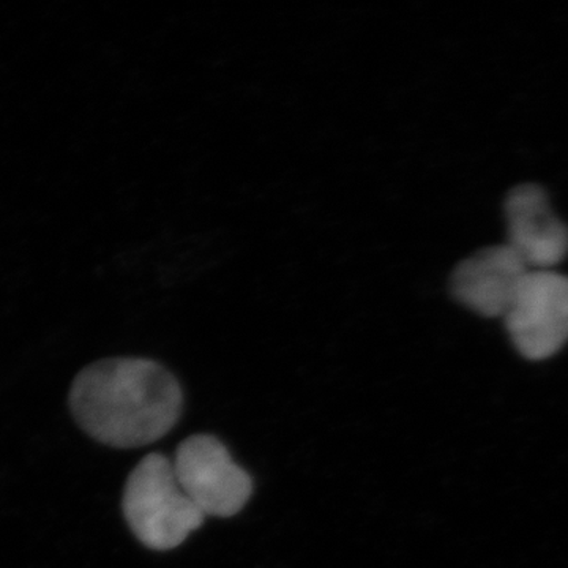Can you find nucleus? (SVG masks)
Returning <instances> with one entry per match:
<instances>
[{"mask_svg": "<svg viewBox=\"0 0 568 568\" xmlns=\"http://www.w3.org/2000/svg\"><path fill=\"white\" fill-rule=\"evenodd\" d=\"M173 467L183 493L204 517H234L253 495V478L219 437H186L175 450Z\"/></svg>", "mask_w": 568, "mask_h": 568, "instance_id": "3", "label": "nucleus"}, {"mask_svg": "<svg viewBox=\"0 0 568 568\" xmlns=\"http://www.w3.org/2000/svg\"><path fill=\"white\" fill-rule=\"evenodd\" d=\"M123 517L144 547L170 551L204 525V515L183 493L173 462L162 454L142 458L126 478Z\"/></svg>", "mask_w": 568, "mask_h": 568, "instance_id": "2", "label": "nucleus"}, {"mask_svg": "<svg viewBox=\"0 0 568 568\" xmlns=\"http://www.w3.org/2000/svg\"><path fill=\"white\" fill-rule=\"evenodd\" d=\"M507 245L530 271H552L568 254V226L551 211L548 194L536 183H523L507 194Z\"/></svg>", "mask_w": 568, "mask_h": 568, "instance_id": "5", "label": "nucleus"}, {"mask_svg": "<svg viewBox=\"0 0 568 568\" xmlns=\"http://www.w3.org/2000/svg\"><path fill=\"white\" fill-rule=\"evenodd\" d=\"M530 268L507 244L466 257L450 276V294L470 312L504 317Z\"/></svg>", "mask_w": 568, "mask_h": 568, "instance_id": "6", "label": "nucleus"}, {"mask_svg": "<svg viewBox=\"0 0 568 568\" xmlns=\"http://www.w3.org/2000/svg\"><path fill=\"white\" fill-rule=\"evenodd\" d=\"M518 353L547 361L568 342V276L555 271H529L504 316Z\"/></svg>", "mask_w": 568, "mask_h": 568, "instance_id": "4", "label": "nucleus"}, {"mask_svg": "<svg viewBox=\"0 0 568 568\" xmlns=\"http://www.w3.org/2000/svg\"><path fill=\"white\" fill-rule=\"evenodd\" d=\"M183 394L173 373L149 358H104L73 381L74 420L93 439L114 448L149 446L181 418Z\"/></svg>", "mask_w": 568, "mask_h": 568, "instance_id": "1", "label": "nucleus"}]
</instances>
